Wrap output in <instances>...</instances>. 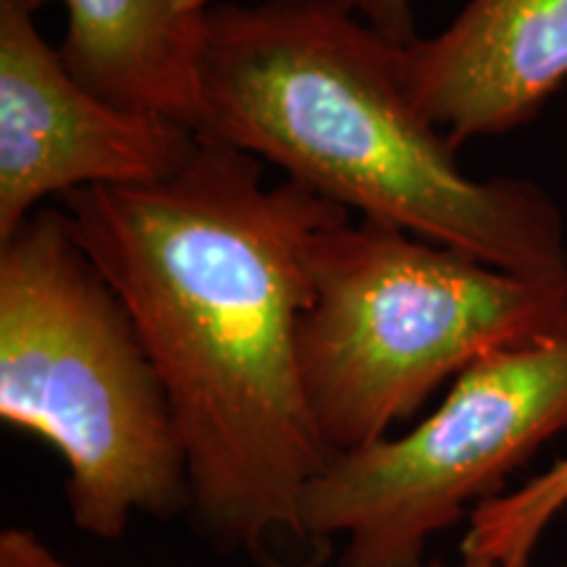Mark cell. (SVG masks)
<instances>
[{"instance_id": "6da1fadb", "label": "cell", "mask_w": 567, "mask_h": 567, "mask_svg": "<svg viewBox=\"0 0 567 567\" xmlns=\"http://www.w3.org/2000/svg\"><path fill=\"white\" fill-rule=\"evenodd\" d=\"M252 155L200 137L168 179L61 197L69 226L130 310L166 389L193 520L229 555L289 567L300 505L331 460L300 373L310 245L352 216Z\"/></svg>"}, {"instance_id": "7a4b0ae2", "label": "cell", "mask_w": 567, "mask_h": 567, "mask_svg": "<svg viewBox=\"0 0 567 567\" xmlns=\"http://www.w3.org/2000/svg\"><path fill=\"white\" fill-rule=\"evenodd\" d=\"M400 42L344 0H221L197 134L276 166L365 221L520 276H567L557 203L534 182L473 179L410 101Z\"/></svg>"}, {"instance_id": "3957f363", "label": "cell", "mask_w": 567, "mask_h": 567, "mask_svg": "<svg viewBox=\"0 0 567 567\" xmlns=\"http://www.w3.org/2000/svg\"><path fill=\"white\" fill-rule=\"evenodd\" d=\"M0 421L59 452L84 534L116 542L134 515L168 520L193 505L161 375L53 205L0 239Z\"/></svg>"}, {"instance_id": "277c9868", "label": "cell", "mask_w": 567, "mask_h": 567, "mask_svg": "<svg viewBox=\"0 0 567 567\" xmlns=\"http://www.w3.org/2000/svg\"><path fill=\"white\" fill-rule=\"evenodd\" d=\"M297 350L331 457L392 436L465 368L567 329V276H520L347 216L310 245Z\"/></svg>"}, {"instance_id": "5b68a950", "label": "cell", "mask_w": 567, "mask_h": 567, "mask_svg": "<svg viewBox=\"0 0 567 567\" xmlns=\"http://www.w3.org/2000/svg\"><path fill=\"white\" fill-rule=\"evenodd\" d=\"M563 431L567 329L486 354L405 434L331 457L302 496V534L321 557L342 538L337 567H423L431 538Z\"/></svg>"}, {"instance_id": "8992f818", "label": "cell", "mask_w": 567, "mask_h": 567, "mask_svg": "<svg viewBox=\"0 0 567 567\" xmlns=\"http://www.w3.org/2000/svg\"><path fill=\"white\" fill-rule=\"evenodd\" d=\"M34 13L32 0H0V239L48 197L168 179L200 145L189 126L90 92Z\"/></svg>"}, {"instance_id": "52a82bcc", "label": "cell", "mask_w": 567, "mask_h": 567, "mask_svg": "<svg viewBox=\"0 0 567 567\" xmlns=\"http://www.w3.org/2000/svg\"><path fill=\"white\" fill-rule=\"evenodd\" d=\"M410 101L452 145L530 122L567 82V0H467L446 30L402 45Z\"/></svg>"}, {"instance_id": "ba28073f", "label": "cell", "mask_w": 567, "mask_h": 567, "mask_svg": "<svg viewBox=\"0 0 567 567\" xmlns=\"http://www.w3.org/2000/svg\"><path fill=\"white\" fill-rule=\"evenodd\" d=\"M42 9L51 0H32ZM59 53L90 92L118 109L197 132L213 11L221 0H59Z\"/></svg>"}, {"instance_id": "9c48e42d", "label": "cell", "mask_w": 567, "mask_h": 567, "mask_svg": "<svg viewBox=\"0 0 567 567\" xmlns=\"http://www.w3.org/2000/svg\"><path fill=\"white\" fill-rule=\"evenodd\" d=\"M567 507V457L515 492L492 496L467 515L460 555L528 567L549 523Z\"/></svg>"}, {"instance_id": "30bf717a", "label": "cell", "mask_w": 567, "mask_h": 567, "mask_svg": "<svg viewBox=\"0 0 567 567\" xmlns=\"http://www.w3.org/2000/svg\"><path fill=\"white\" fill-rule=\"evenodd\" d=\"M344 3L392 42L410 45L417 40L413 0H344Z\"/></svg>"}, {"instance_id": "8fae6325", "label": "cell", "mask_w": 567, "mask_h": 567, "mask_svg": "<svg viewBox=\"0 0 567 567\" xmlns=\"http://www.w3.org/2000/svg\"><path fill=\"white\" fill-rule=\"evenodd\" d=\"M0 567H71L30 528H6L0 534Z\"/></svg>"}, {"instance_id": "7c38bea8", "label": "cell", "mask_w": 567, "mask_h": 567, "mask_svg": "<svg viewBox=\"0 0 567 567\" xmlns=\"http://www.w3.org/2000/svg\"><path fill=\"white\" fill-rule=\"evenodd\" d=\"M423 567H513V565H499V563H488V559H481V557L460 555L457 565H444V563H439V559H434V563H429Z\"/></svg>"}, {"instance_id": "4fadbf2b", "label": "cell", "mask_w": 567, "mask_h": 567, "mask_svg": "<svg viewBox=\"0 0 567 567\" xmlns=\"http://www.w3.org/2000/svg\"><path fill=\"white\" fill-rule=\"evenodd\" d=\"M274 3H302V0H274Z\"/></svg>"}]
</instances>
